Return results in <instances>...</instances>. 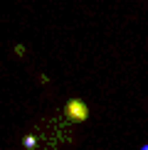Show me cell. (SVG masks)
<instances>
[{"mask_svg":"<svg viewBox=\"0 0 148 150\" xmlns=\"http://www.w3.org/2000/svg\"><path fill=\"white\" fill-rule=\"evenodd\" d=\"M64 116L69 118L72 123H84L89 118V106H86L82 98H69L64 106Z\"/></svg>","mask_w":148,"mask_h":150,"instance_id":"obj_1","label":"cell"},{"mask_svg":"<svg viewBox=\"0 0 148 150\" xmlns=\"http://www.w3.org/2000/svg\"><path fill=\"white\" fill-rule=\"evenodd\" d=\"M22 145L27 148V150H35V148H37V140H35V135H25V138H22Z\"/></svg>","mask_w":148,"mask_h":150,"instance_id":"obj_2","label":"cell"},{"mask_svg":"<svg viewBox=\"0 0 148 150\" xmlns=\"http://www.w3.org/2000/svg\"><path fill=\"white\" fill-rule=\"evenodd\" d=\"M15 54H17V57H22V54H25V47L17 45V47H15Z\"/></svg>","mask_w":148,"mask_h":150,"instance_id":"obj_3","label":"cell"},{"mask_svg":"<svg viewBox=\"0 0 148 150\" xmlns=\"http://www.w3.org/2000/svg\"><path fill=\"white\" fill-rule=\"evenodd\" d=\"M141 150H148V143H146V145H143V148H141Z\"/></svg>","mask_w":148,"mask_h":150,"instance_id":"obj_4","label":"cell"}]
</instances>
